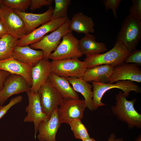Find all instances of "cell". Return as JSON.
I'll use <instances>...</instances> for the list:
<instances>
[{"label":"cell","mask_w":141,"mask_h":141,"mask_svg":"<svg viewBox=\"0 0 141 141\" xmlns=\"http://www.w3.org/2000/svg\"><path fill=\"white\" fill-rule=\"evenodd\" d=\"M44 56L42 51L33 49L28 45L15 46L12 54V57L14 59L32 67L36 65Z\"/></svg>","instance_id":"d6986e66"},{"label":"cell","mask_w":141,"mask_h":141,"mask_svg":"<svg viewBox=\"0 0 141 141\" xmlns=\"http://www.w3.org/2000/svg\"><path fill=\"white\" fill-rule=\"evenodd\" d=\"M132 5L129 7V15L133 19L141 20V0H132Z\"/></svg>","instance_id":"f1b7e54d"},{"label":"cell","mask_w":141,"mask_h":141,"mask_svg":"<svg viewBox=\"0 0 141 141\" xmlns=\"http://www.w3.org/2000/svg\"><path fill=\"white\" fill-rule=\"evenodd\" d=\"M39 95L42 110L50 117L56 108H58L63 99L52 86L49 79L40 88Z\"/></svg>","instance_id":"30bf717a"},{"label":"cell","mask_w":141,"mask_h":141,"mask_svg":"<svg viewBox=\"0 0 141 141\" xmlns=\"http://www.w3.org/2000/svg\"><path fill=\"white\" fill-rule=\"evenodd\" d=\"M32 67L20 62L12 57L0 61V70L6 71L10 74L21 76L31 87L32 84L31 72Z\"/></svg>","instance_id":"ac0fdd59"},{"label":"cell","mask_w":141,"mask_h":141,"mask_svg":"<svg viewBox=\"0 0 141 141\" xmlns=\"http://www.w3.org/2000/svg\"><path fill=\"white\" fill-rule=\"evenodd\" d=\"M31 2V0H3V5L13 10L25 12Z\"/></svg>","instance_id":"83f0119b"},{"label":"cell","mask_w":141,"mask_h":141,"mask_svg":"<svg viewBox=\"0 0 141 141\" xmlns=\"http://www.w3.org/2000/svg\"><path fill=\"white\" fill-rule=\"evenodd\" d=\"M116 102L112 106L113 114L120 121L126 123L130 129L141 128V114L135 109L134 105L136 99L129 101L121 91L115 95Z\"/></svg>","instance_id":"6da1fadb"},{"label":"cell","mask_w":141,"mask_h":141,"mask_svg":"<svg viewBox=\"0 0 141 141\" xmlns=\"http://www.w3.org/2000/svg\"><path fill=\"white\" fill-rule=\"evenodd\" d=\"M82 141H96L95 139L90 137L86 139L82 140Z\"/></svg>","instance_id":"8d00e7d4"},{"label":"cell","mask_w":141,"mask_h":141,"mask_svg":"<svg viewBox=\"0 0 141 141\" xmlns=\"http://www.w3.org/2000/svg\"><path fill=\"white\" fill-rule=\"evenodd\" d=\"M68 124L70 125L75 138L82 140L90 137L86 126L79 119L70 120Z\"/></svg>","instance_id":"484cf974"},{"label":"cell","mask_w":141,"mask_h":141,"mask_svg":"<svg viewBox=\"0 0 141 141\" xmlns=\"http://www.w3.org/2000/svg\"><path fill=\"white\" fill-rule=\"evenodd\" d=\"M4 87L0 91V104H2L10 97L20 93L30 91V86L21 75L10 74L4 83Z\"/></svg>","instance_id":"4fadbf2b"},{"label":"cell","mask_w":141,"mask_h":141,"mask_svg":"<svg viewBox=\"0 0 141 141\" xmlns=\"http://www.w3.org/2000/svg\"><path fill=\"white\" fill-rule=\"evenodd\" d=\"M124 140L122 138H116V136L114 133H111L108 137L107 141H123Z\"/></svg>","instance_id":"d590c367"},{"label":"cell","mask_w":141,"mask_h":141,"mask_svg":"<svg viewBox=\"0 0 141 141\" xmlns=\"http://www.w3.org/2000/svg\"><path fill=\"white\" fill-rule=\"evenodd\" d=\"M22 97L19 96L11 99L7 105L2 106L0 109V119L7 113L9 110L14 105L20 102L22 100Z\"/></svg>","instance_id":"1f68e13d"},{"label":"cell","mask_w":141,"mask_h":141,"mask_svg":"<svg viewBox=\"0 0 141 141\" xmlns=\"http://www.w3.org/2000/svg\"><path fill=\"white\" fill-rule=\"evenodd\" d=\"M72 86V88L76 92L80 93L84 98L86 107L91 111L94 110L92 101L93 91L92 85L86 81L82 78L75 77L66 78Z\"/></svg>","instance_id":"7402d4cb"},{"label":"cell","mask_w":141,"mask_h":141,"mask_svg":"<svg viewBox=\"0 0 141 141\" xmlns=\"http://www.w3.org/2000/svg\"><path fill=\"white\" fill-rule=\"evenodd\" d=\"M95 39L94 35L89 33L79 40L80 49L83 55L101 54L107 50L105 44L96 41Z\"/></svg>","instance_id":"cb8c5ba5"},{"label":"cell","mask_w":141,"mask_h":141,"mask_svg":"<svg viewBox=\"0 0 141 141\" xmlns=\"http://www.w3.org/2000/svg\"><path fill=\"white\" fill-rule=\"evenodd\" d=\"M1 19L7 34L19 39L26 35L25 24L20 16L12 9L2 5L0 7Z\"/></svg>","instance_id":"ba28073f"},{"label":"cell","mask_w":141,"mask_h":141,"mask_svg":"<svg viewBox=\"0 0 141 141\" xmlns=\"http://www.w3.org/2000/svg\"><path fill=\"white\" fill-rule=\"evenodd\" d=\"M93 88L92 101L94 110H95L99 107L106 105L101 101L104 94L109 90L114 88L121 90L126 97L129 95L130 92L133 91L140 93L141 89L137 84L133 81L128 80H120L115 84L105 83L91 82Z\"/></svg>","instance_id":"3957f363"},{"label":"cell","mask_w":141,"mask_h":141,"mask_svg":"<svg viewBox=\"0 0 141 141\" xmlns=\"http://www.w3.org/2000/svg\"><path fill=\"white\" fill-rule=\"evenodd\" d=\"M141 38V20L128 15L122 22L116 40L121 42L131 52L136 49Z\"/></svg>","instance_id":"277c9868"},{"label":"cell","mask_w":141,"mask_h":141,"mask_svg":"<svg viewBox=\"0 0 141 141\" xmlns=\"http://www.w3.org/2000/svg\"><path fill=\"white\" fill-rule=\"evenodd\" d=\"M51 62L43 58L40 59L31 69L32 85L30 91L37 93L40 87L47 81L51 73Z\"/></svg>","instance_id":"2e32d148"},{"label":"cell","mask_w":141,"mask_h":141,"mask_svg":"<svg viewBox=\"0 0 141 141\" xmlns=\"http://www.w3.org/2000/svg\"><path fill=\"white\" fill-rule=\"evenodd\" d=\"M28 101L25 111L27 115L24 118V122H33L34 125V137L36 139L38 132V126L42 121L48 119L50 117L43 112L39 95L38 92H27Z\"/></svg>","instance_id":"8fae6325"},{"label":"cell","mask_w":141,"mask_h":141,"mask_svg":"<svg viewBox=\"0 0 141 141\" xmlns=\"http://www.w3.org/2000/svg\"><path fill=\"white\" fill-rule=\"evenodd\" d=\"M134 141H141V135L140 134L136 138Z\"/></svg>","instance_id":"74e56055"},{"label":"cell","mask_w":141,"mask_h":141,"mask_svg":"<svg viewBox=\"0 0 141 141\" xmlns=\"http://www.w3.org/2000/svg\"><path fill=\"white\" fill-rule=\"evenodd\" d=\"M95 25L91 17L78 12L74 14L70 20L69 28L72 32L86 34L95 32Z\"/></svg>","instance_id":"44dd1931"},{"label":"cell","mask_w":141,"mask_h":141,"mask_svg":"<svg viewBox=\"0 0 141 141\" xmlns=\"http://www.w3.org/2000/svg\"></svg>","instance_id":"7bdbcfd3"},{"label":"cell","mask_w":141,"mask_h":141,"mask_svg":"<svg viewBox=\"0 0 141 141\" xmlns=\"http://www.w3.org/2000/svg\"><path fill=\"white\" fill-rule=\"evenodd\" d=\"M72 32H69L63 36L62 41L55 51L50 54L49 59L57 61L78 58L83 55L80 49L79 40Z\"/></svg>","instance_id":"8992f818"},{"label":"cell","mask_w":141,"mask_h":141,"mask_svg":"<svg viewBox=\"0 0 141 141\" xmlns=\"http://www.w3.org/2000/svg\"><path fill=\"white\" fill-rule=\"evenodd\" d=\"M53 0H31L30 6V9L33 10L43 6H50Z\"/></svg>","instance_id":"d6a6232c"},{"label":"cell","mask_w":141,"mask_h":141,"mask_svg":"<svg viewBox=\"0 0 141 141\" xmlns=\"http://www.w3.org/2000/svg\"><path fill=\"white\" fill-rule=\"evenodd\" d=\"M2 106L0 105V109L2 107Z\"/></svg>","instance_id":"ab89813d"},{"label":"cell","mask_w":141,"mask_h":141,"mask_svg":"<svg viewBox=\"0 0 141 141\" xmlns=\"http://www.w3.org/2000/svg\"><path fill=\"white\" fill-rule=\"evenodd\" d=\"M10 74L6 71L0 70V91L3 88L4 83Z\"/></svg>","instance_id":"836d02e7"},{"label":"cell","mask_w":141,"mask_h":141,"mask_svg":"<svg viewBox=\"0 0 141 141\" xmlns=\"http://www.w3.org/2000/svg\"><path fill=\"white\" fill-rule=\"evenodd\" d=\"M3 0H0V7L3 5Z\"/></svg>","instance_id":"f35d334b"},{"label":"cell","mask_w":141,"mask_h":141,"mask_svg":"<svg viewBox=\"0 0 141 141\" xmlns=\"http://www.w3.org/2000/svg\"><path fill=\"white\" fill-rule=\"evenodd\" d=\"M70 22L69 19L58 28L50 34L45 35L39 42L30 45V47L33 49H41L44 53L43 58L49 60L52 52L55 51L60 43L61 38L65 34L71 31L69 28Z\"/></svg>","instance_id":"52a82bcc"},{"label":"cell","mask_w":141,"mask_h":141,"mask_svg":"<svg viewBox=\"0 0 141 141\" xmlns=\"http://www.w3.org/2000/svg\"><path fill=\"white\" fill-rule=\"evenodd\" d=\"M114 71V67L109 65H100L87 68L82 78L87 82L108 83Z\"/></svg>","instance_id":"ffe728a7"},{"label":"cell","mask_w":141,"mask_h":141,"mask_svg":"<svg viewBox=\"0 0 141 141\" xmlns=\"http://www.w3.org/2000/svg\"><path fill=\"white\" fill-rule=\"evenodd\" d=\"M56 108L48 119L42 121L38 126L37 137L39 141H56V135L61 124Z\"/></svg>","instance_id":"9a60e30c"},{"label":"cell","mask_w":141,"mask_h":141,"mask_svg":"<svg viewBox=\"0 0 141 141\" xmlns=\"http://www.w3.org/2000/svg\"><path fill=\"white\" fill-rule=\"evenodd\" d=\"M53 8L51 6L45 12L41 14H33L22 12L14 10L22 19L25 26L26 35L28 34L41 25L51 20Z\"/></svg>","instance_id":"e0dca14e"},{"label":"cell","mask_w":141,"mask_h":141,"mask_svg":"<svg viewBox=\"0 0 141 141\" xmlns=\"http://www.w3.org/2000/svg\"><path fill=\"white\" fill-rule=\"evenodd\" d=\"M122 0H105L103 3L105 6V11L111 10L115 18H117L116 10L119 7Z\"/></svg>","instance_id":"4dcf8cb0"},{"label":"cell","mask_w":141,"mask_h":141,"mask_svg":"<svg viewBox=\"0 0 141 141\" xmlns=\"http://www.w3.org/2000/svg\"></svg>","instance_id":"b9f144b4"},{"label":"cell","mask_w":141,"mask_h":141,"mask_svg":"<svg viewBox=\"0 0 141 141\" xmlns=\"http://www.w3.org/2000/svg\"><path fill=\"white\" fill-rule=\"evenodd\" d=\"M130 52L120 42L116 40L113 48L103 54L86 55L84 61L87 68L102 64L109 65L114 67L125 62Z\"/></svg>","instance_id":"7a4b0ae2"},{"label":"cell","mask_w":141,"mask_h":141,"mask_svg":"<svg viewBox=\"0 0 141 141\" xmlns=\"http://www.w3.org/2000/svg\"><path fill=\"white\" fill-rule=\"evenodd\" d=\"M19 39L8 34L0 38V61L12 57L13 50Z\"/></svg>","instance_id":"d4e9b609"},{"label":"cell","mask_w":141,"mask_h":141,"mask_svg":"<svg viewBox=\"0 0 141 141\" xmlns=\"http://www.w3.org/2000/svg\"><path fill=\"white\" fill-rule=\"evenodd\" d=\"M125 80L141 82V69L138 65L124 62L114 67L113 73L108 83Z\"/></svg>","instance_id":"5bb4252c"},{"label":"cell","mask_w":141,"mask_h":141,"mask_svg":"<svg viewBox=\"0 0 141 141\" xmlns=\"http://www.w3.org/2000/svg\"></svg>","instance_id":"60d3db41"},{"label":"cell","mask_w":141,"mask_h":141,"mask_svg":"<svg viewBox=\"0 0 141 141\" xmlns=\"http://www.w3.org/2000/svg\"><path fill=\"white\" fill-rule=\"evenodd\" d=\"M48 79L63 98L79 99L78 94L71 87L66 78L51 73Z\"/></svg>","instance_id":"603a6c76"},{"label":"cell","mask_w":141,"mask_h":141,"mask_svg":"<svg viewBox=\"0 0 141 141\" xmlns=\"http://www.w3.org/2000/svg\"><path fill=\"white\" fill-rule=\"evenodd\" d=\"M125 62L127 63H133L141 65V50L136 49L130 52V54L126 58Z\"/></svg>","instance_id":"f546056e"},{"label":"cell","mask_w":141,"mask_h":141,"mask_svg":"<svg viewBox=\"0 0 141 141\" xmlns=\"http://www.w3.org/2000/svg\"><path fill=\"white\" fill-rule=\"evenodd\" d=\"M58 108V117L61 124H68L71 120L83 119L86 107L84 99H63Z\"/></svg>","instance_id":"9c48e42d"},{"label":"cell","mask_w":141,"mask_h":141,"mask_svg":"<svg viewBox=\"0 0 141 141\" xmlns=\"http://www.w3.org/2000/svg\"><path fill=\"white\" fill-rule=\"evenodd\" d=\"M71 0H55V7L51 20L68 17L67 11Z\"/></svg>","instance_id":"4316f807"},{"label":"cell","mask_w":141,"mask_h":141,"mask_svg":"<svg viewBox=\"0 0 141 141\" xmlns=\"http://www.w3.org/2000/svg\"><path fill=\"white\" fill-rule=\"evenodd\" d=\"M87 68L84 61L78 58L52 61L51 62V73L61 77L82 78Z\"/></svg>","instance_id":"5b68a950"},{"label":"cell","mask_w":141,"mask_h":141,"mask_svg":"<svg viewBox=\"0 0 141 141\" xmlns=\"http://www.w3.org/2000/svg\"><path fill=\"white\" fill-rule=\"evenodd\" d=\"M7 34L4 26L2 20L0 19V38Z\"/></svg>","instance_id":"e575fe53"},{"label":"cell","mask_w":141,"mask_h":141,"mask_svg":"<svg viewBox=\"0 0 141 141\" xmlns=\"http://www.w3.org/2000/svg\"><path fill=\"white\" fill-rule=\"evenodd\" d=\"M68 19L67 17L51 20L19 39L17 46L28 45L39 42L46 34L58 28Z\"/></svg>","instance_id":"7c38bea8"}]
</instances>
